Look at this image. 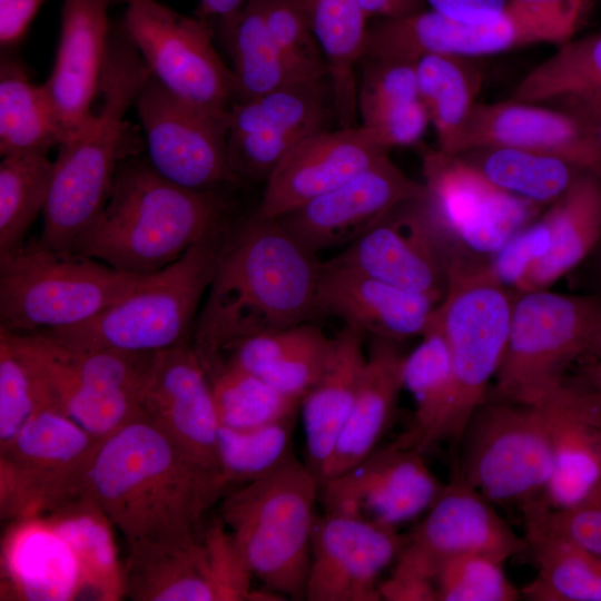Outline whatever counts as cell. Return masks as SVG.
I'll return each mask as SVG.
<instances>
[{"mask_svg":"<svg viewBox=\"0 0 601 601\" xmlns=\"http://www.w3.org/2000/svg\"><path fill=\"white\" fill-rule=\"evenodd\" d=\"M227 489L219 472L191 459L142 410L101 441L87 473L85 496L129 548L199 538L205 516Z\"/></svg>","mask_w":601,"mask_h":601,"instance_id":"obj_1","label":"cell"},{"mask_svg":"<svg viewBox=\"0 0 601 601\" xmlns=\"http://www.w3.org/2000/svg\"><path fill=\"white\" fill-rule=\"evenodd\" d=\"M322 266L277 219L254 215L230 230L194 327L201 364L237 341L316 317Z\"/></svg>","mask_w":601,"mask_h":601,"instance_id":"obj_2","label":"cell"},{"mask_svg":"<svg viewBox=\"0 0 601 601\" xmlns=\"http://www.w3.org/2000/svg\"><path fill=\"white\" fill-rule=\"evenodd\" d=\"M217 190H193L158 175L147 159L118 166L110 196L73 253L148 275L227 225Z\"/></svg>","mask_w":601,"mask_h":601,"instance_id":"obj_3","label":"cell"},{"mask_svg":"<svg viewBox=\"0 0 601 601\" xmlns=\"http://www.w3.org/2000/svg\"><path fill=\"white\" fill-rule=\"evenodd\" d=\"M150 72L122 23L110 30L98 114L59 147L43 223L53 234L82 235L105 207L118 169L124 118Z\"/></svg>","mask_w":601,"mask_h":601,"instance_id":"obj_4","label":"cell"},{"mask_svg":"<svg viewBox=\"0 0 601 601\" xmlns=\"http://www.w3.org/2000/svg\"><path fill=\"white\" fill-rule=\"evenodd\" d=\"M319 489L293 454L220 502L219 519L252 577L284 599H305Z\"/></svg>","mask_w":601,"mask_h":601,"instance_id":"obj_5","label":"cell"},{"mask_svg":"<svg viewBox=\"0 0 601 601\" xmlns=\"http://www.w3.org/2000/svg\"><path fill=\"white\" fill-rule=\"evenodd\" d=\"M230 228L206 236L183 256L148 274L129 293L78 326L38 332L70 346L157 353L191 343L196 314Z\"/></svg>","mask_w":601,"mask_h":601,"instance_id":"obj_6","label":"cell"},{"mask_svg":"<svg viewBox=\"0 0 601 601\" xmlns=\"http://www.w3.org/2000/svg\"><path fill=\"white\" fill-rule=\"evenodd\" d=\"M36 380L43 405L102 441L142 411L156 353L87 349L0 327Z\"/></svg>","mask_w":601,"mask_h":601,"instance_id":"obj_7","label":"cell"},{"mask_svg":"<svg viewBox=\"0 0 601 601\" xmlns=\"http://www.w3.org/2000/svg\"><path fill=\"white\" fill-rule=\"evenodd\" d=\"M146 275L32 242L0 259V327L14 334L83 324L134 289Z\"/></svg>","mask_w":601,"mask_h":601,"instance_id":"obj_8","label":"cell"},{"mask_svg":"<svg viewBox=\"0 0 601 601\" xmlns=\"http://www.w3.org/2000/svg\"><path fill=\"white\" fill-rule=\"evenodd\" d=\"M587 7V0H511L497 17L484 21H460L430 8L377 19L368 27L362 60L415 62L427 53L481 58L530 45H561L573 38Z\"/></svg>","mask_w":601,"mask_h":601,"instance_id":"obj_9","label":"cell"},{"mask_svg":"<svg viewBox=\"0 0 601 601\" xmlns=\"http://www.w3.org/2000/svg\"><path fill=\"white\" fill-rule=\"evenodd\" d=\"M600 326V295L515 292L491 397L538 403L568 377L573 363L591 357Z\"/></svg>","mask_w":601,"mask_h":601,"instance_id":"obj_10","label":"cell"},{"mask_svg":"<svg viewBox=\"0 0 601 601\" xmlns=\"http://www.w3.org/2000/svg\"><path fill=\"white\" fill-rule=\"evenodd\" d=\"M455 475L493 504L520 510L543 499L553 471L544 410L494 397L475 410L457 443Z\"/></svg>","mask_w":601,"mask_h":601,"instance_id":"obj_11","label":"cell"},{"mask_svg":"<svg viewBox=\"0 0 601 601\" xmlns=\"http://www.w3.org/2000/svg\"><path fill=\"white\" fill-rule=\"evenodd\" d=\"M514 293L471 270L450 269L447 290L433 315L445 337L453 373V398L436 444H457L486 400L504 355Z\"/></svg>","mask_w":601,"mask_h":601,"instance_id":"obj_12","label":"cell"},{"mask_svg":"<svg viewBox=\"0 0 601 601\" xmlns=\"http://www.w3.org/2000/svg\"><path fill=\"white\" fill-rule=\"evenodd\" d=\"M100 443L62 413L39 408L0 447L1 518L12 523L45 518L83 496Z\"/></svg>","mask_w":601,"mask_h":601,"instance_id":"obj_13","label":"cell"},{"mask_svg":"<svg viewBox=\"0 0 601 601\" xmlns=\"http://www.w3.org/2000/svg\"><path fill=\"white\" fill-rule=\"evenodd\" d=\"M422 170L450 265H483L545 208L502 191L457 155L440 149L424 152Z\"/></svg>","mask_w":601,"mask_h":601,"instance_id":"obj_14","label":"cell"},{"mask_svg":"<svg viewBox=\"0 0 601 601\" xmlns=\"http://www.w3.org/2000/svg\"><path fill=\"white\" fill-rule=\"evenodd\" d=\"M127 4L122 26L150 76L188 105L229 114L237 99L236 80L214 47L211 23L156 0Z\"/></svg>","mask_w":601,"mask_h":601,"instance_id":"obj_15","label":"cell"},{"mask_svg":"<svg viewBox=\"0 0 601 601\" xmlns=\"http://www.w3.org/2000/svg\"><path fill=\"white\" fill-rule=\"evenodd\" d=\"M134 106L145 134L147 161L162 178L193 190L240 183L227 151L229 114L188 105L151 76Z\"/></svg>","mask_w":601,"mask_h":601,"instance_id":"obj_16","label":"cell"},{"mask_svg":"<svg viewBox=\"0 0 601 601\" xmlns=\"http://www.w3.org/2000/svg\"><path fill=\"white\" fill-rule=\"evenodd\" d=\"M335 117L328 76L297 81L229 110L227 151L236 176L267 179L277 165L307 137Z\"/></svg>","mask_w":601,"mask_h":601,"instance_id":"obj_17","label":"cell"},{"mask_svg":"<svg viewBox=\"0 0 601 601\" xmlns=\"http://www.w3.org/2000/svg\"><path fill=\"white\" fill-rule=\"evenodd\" d=\"M327 262L437 303L449 286L450 252L428 196L395 206Z\"/></svg>","mask_w":601,"mask_h":601,"instance_id":"obj_18","label":"cell"},{"mask_svg":"<svg viewBox=\"0 0 601 601\" xmlns=\"http://www.w3.org/2000/svg\"><path fill=\"white\" fill-rule=\"evenodd\" d=\"M523 552H528L524 535L516 534L493 503L454 474L405 536L394 566L434 580L439 566L457 555L479 553L504 562Z\"/></svg>","mask_w":601,"mask_h":601,"instance_id":"obj_19","label":"cell"},{"mask_svg":"<svg viewBox=\"0 0 601 601\" xmlns=\"http://www.w3.org/2000/svg\"><path fill=\"white\" fill-rule=\"evenodd\" d=\"M423 452L396 440L321 483L324 512L397 528L426 512L444 484Z\"/></svg>","mask_w":601,"mask_h":601,"instance_id":"obj_20","label":"cell"},{"mask_svg":"<svg viewBox=\"0 0 601 601\" xmlns=\"http://www.w3.org/2000/svg\"><path fill=\"white\" fill-rule=\"evenodd\" d=\"M404 540L394 526L342 513L317 515L305 600H381L380 577Z\"/></svg>","mask_w":601,"mask_h":601,"instance_id":"obj_21","label":"cell"},{"mask_svg":"<svg viewBox=\"0 0 601 601\" xmlns=\"http://www.w3.org/2000/svg\"><path fill=\"white\" fill-rule=\"evenodd\" d=\"M427 196L424 184L411 179L385 156L335 189L277 220L318 254L333 247H345L395 206Z\"/></svg>","mask_w":601,"mask_h":601,"instance_id":"obj_22","label":"cell"},{"mask_svg":"<svg viewBox=\"0 0 601 601\" xmlns=\"http://www.w3.org/2000/svg\"><path fill=\"white\" fill-rule=\"evenodd\" d=\"M142 410L191 459L220 473V422L209 377L191 343L156 353Z\"/></svg>","mask_w":601,"mask_h":601,"instance_id":"obj_23","label":"cell"},{"mask_svg":"<svg viewBox=\"0 0 601 601\" xmlns=\"http://www.w3.org/2000/svg\"><path fill=\"white\" fill-rule=\"evenodd\" d=\"M388 151L359 125L318 131L272 171L255 216L277 219L341 186Z\"/></svg>","mask_w":601,"mask_h":601,"instance_id":"obj_24","label":"cell"},{"mask_svg":"<svg viewBox=\"0 0 601 601\" xmlns=\"http://www.w3.org/2000/svg\"><path fill=\"white\" fill-rule=\"evenodd\" d=\"M540 403L550 430L553 471L542 501L550 510L581 501L601 479V396L566 377Z\"/></svg>","mask_w":601,"mask_h":601,"instance_id":"obj_25","label":"cell"},{"mask_svg":"<svg viewBox=\"0 0 601 601\" xmlns=\"http://www.w3.org/2000/svg\"><path fill=\"white\" fill-rule=\"evenodd\" d=\"M486 147L554 155L601 177V158L581 125L570 114L548 105L513 99L477 101L452 155Z\"/></svg>","mask_w":601,"mask_h":601,"instance_id":"obj_26","label":"cell"},{"mask_svg":"<svg viewBox=\"0 0 601 601\" xmlns=\"http://www.w3.org/2000/svg\"><path fill=\"white\" fill-rule=\"evenodd\" d=\"M439 305L431 297L354 269L323 263L316 316H336L365 335L401 342L423 336Z\"/></svg>","mask_w":601,"mask_h":601,"instance_id":"obj_27","label":"cell"},{"mask_svg":"<svg viewBox=\"0 0 601 601\" xmlns=\"http://www.w3.org/2000/svg\"><path fill=\"white\" fill-rule=\"evenodd\" d=\"M109 2L63 0L56 60L42 86L68 139L93 115L90 107L99 90L111 30Z\"/></svg>","mask_w":601,"mask_h":601,"instance_id":"obj_28","label":"cell"},{"mask_svg":"<svg viewBox=\"0 0 601 601\" xmlns=\"http://www.w3.org/2000/svg\"><path fill=\"white\" fill-rule=\"evenodd\" d=\"M4 595L27 601H67L82 592L77 559L45 519L12 523L1 552Z\"/></svg>","mask_w":601,"mask_h":601,"instance_id":"obj_29","label":"cell"},{"mask_svg":"<svg viewBox=\"0 0 601 601\" xmlns=\"http://www.w3.org/2000/svg\"><path fill=\"white\" fill-rule=\"evenodd\" d=\"M365 336L344 325L333 337L319 378L300 401L305 463L319 483L356 398L367 357Z\"/></svg>","mask_w":601,"mask_h":601,"instance_id":"obj_30","label":"cell"},{"mask_svg":"<svg viewBox=\"0 0 601 601\" xmlns=\"http://www.w3.org/2000/svg\"><path fill=\"white\" fill-rule=\"evenodd\" d=\"M404 359L398 342L372 337L355 402L321 483L345 472L377 447L404 388Z\"/></svg>","mask_w":601,"mask_h":601,"instance_id":"obj_31","label":"cell"},{"mask_svg":"<svg viewBox=\"0 0 601 601\" xmlns=\"http://www.w3.org/2000/svg\"><path fill=\"white\" fill-rule=\"evenodd\" d=\"M332 342L318 326L306 322L237 341L210 362L230 363L302 401L319 378Z\"/></svg>","mask_w":601,"mask_h":601,"instance_id":"obj_32","label":"cell"},{"mask_svg":"<svg viewBox=\"0 0 601 601\" xmlns=\"http://www.w3.org/2000/svg\"><path fill=\"white\" fill-rule=\"evenodd\" d=\"M122 569L124 594L134 601H224L203 533L186 543L129 546Z\"/></svg>","mask_w":601,"mask_h":601,"instance_id":"obj_33","label":"cell"},{"mask_svg":"<svg viewBox=\"0 0 601 601\" xmlns=\"http://www.w3.org/2000/svg\"><path fill=\"white\" fill-rule=\"evenodd\" d=\"M363 61L357 80L359 126L388 150L416 144L430 119L420 98L415 62Z\"/></svg>","mask_w":601,"mask_h":601,"instance_id":"obj_34","label":"cell"},{"mask_svg":"<svg viewBox=\"0 0 601 601\" xmlns=\"http://www.w3.org/2000/svg\"><path fill=\"white\" fill-rule=\"evenodd\" d=\"M544 211L552 227L550 249L529 269L516 292L550 288L598 249L601 177L583 170Z\"/></svg>","mask_w":601,"mask_h":601,"instance_id":"obj_35","label":"cell"},{"mask_svg":"<svg viewBox=\"0 0 601 601\" xmlns=\"http://www.w3.org/2000/svg\"><path fill=\"white\" fill-rule=\"evenodd\" d=\"M540 501V500H539ZM535 501L521 511L536 577L521 589L532 601H601V556L551 530Z\"/></svg>","mask_w":601,"mask_h":601,"instance_id":"obj_36","label":"cell"},{"mask_svg":"<svg viewBox=\"0 0 601 601\" xmlns=\"http://www.w3.org/2000/svg\"><path fill=\"white\" fill-rule=\"evenodd\" d=\"M327 67L335 118L342 128L358 126L356 67L361 63L370 19L358 0H305Z\"/></svg>","mask_w":601,"mask_h":601,"instance_id":"obj_37","label":"cell"},{"mask_svg":"<svg viewBox=\"0 0 601 601\" xmlns=\"http://www.w3.org/2000/svg\"><path fill=\"white\" fill-rule=\"evenodd\" d=\"M216 23L233 62L236 101L318 78L296 67L276 46L266 27L259 0H249L238 11Z\"/></svg>","mask_w":601,"mask_h":601,"instance_id":"obj_38","label":"cell"},{"mask_svg":"<svg viewBox=\"0 0 601 601\" xmlns=\"http://www.w3.org/2000/svg\"><path fill=\"white\" fill-rule=\"evenodd\" d=\"M68 139L42 85L12 51L0 60V155L48 152Z\"/></svg>","mask_w":601,"mask_h":601,"instance_id":"obj_39","label":"cell"},{"mask_svg":"<svg viewBox=\"0 0 601 601\" xmlns=\"http://www.w3.org/2000/svg\"><path fill=\"white\" fill-rule=\"evenodd\" d=\"M417 87L437 149L452 154L477 102L484 72L479 58L427 53L415 61Z\"/></svg>","mask_w":601,"mask_h":601,"instance_id":"obj_40","label":"cell"},{"mask_svg":"<svg viewBox=\"0 0 601 601\" xmlns=\"http://www.w3.org/2000/svg\"><path fill=\"white\" fill-rule=\"evenodd\" d=\"M403 386L414 401L411 427L396 441L423 453L436 444L453 398V373L449 347L432 318L421 343L403 365Z\"/></svg>","mask_w":601,"mask_h":601,"instance_id":"obj_41","label":"cell"},{"mask_svg":"<svg viewBox=\"0 0 601 601\" xmlns=\"http://www.w3.org/2000/svg\"><path fill=\"white\" fill-rule=\"evenodd\" d=\"M42 519L71 548L79 564L82 592L108 601L125 597L124 569L117 559L112 524L93 501L83 495Z\"/></svg>","mask_w":601,"mask_h":601,"instance_id":"obj_42","label":"cell"},{"mask_svg":"<svg viewBox=\"0 0 601 601\" xmlns=\"http://www.w3.org/2000/svg\"><path fill=\"white\" fill-rule=\"evenodd\" d=\"M457 156L502 191L543 207L588 170L554 155L514 148H477Z\"/></svg>","mask_w":601,"mask_h":601,"instance_id":"obj_43","label":"cell"},{"mask_svg":"<svg viewBox=\"0 0 601 601\" xmlns=\"http://www.w3.org/2000/svg\"><path fill=\"white\" fill-rule=\"evenodd\" d=\"M55 171L48 152L1 157L0 162V259L24 246V237L43 213Z\"/></svg>","mask_w":601,"mask_h":601,"instance_id":"obj_44","label":"cell"},{"mask_svg":"<svg viewBox=\"0 0 601 601\" xmlns=\"http://www.w3.org/2000/svg\"><path fill=\"white\" fill-rule=\"evenodd\" d=\"M558 46L518 82L510 99L546 105L564 97L601 93V31Z\"/></svg>","mask_w":601,"mask_h":601,"instance_id":"obj_45","label":"cell"},{"mask_svg":"<svg viewBox=\"0 0 601 601\" xmlns=\"http://www.w3.org/2000/svg\"><path fill=\"white\" fill-rule=\"evenodd\" d=\"M204 368L223 426L253 428L298 413L300 401L283 394L256 374L227 362Z\"/></svg>","mask_w":601,"mask_h":601,"instance_id":"obj_46","label":"cell"},{"mask_svg":"<svg viewBox=\"0 0 601 601\" xmlns=\"http://www.w3.org/2000/svg\"><path fill=\"white\" fill-rule=\"evenodd\" d=\"M296 414L253 428L220 425L218 433L219 471L229 486L259 479L290 455Z\"/></svg>","mask_w":601,"mask_h":601,"instance_id":"obj_47","label":"cell"},{"mask_svg":"<svg viewBox=\"0 0 601 601\" xmlns=\"http://www.w3.org/2000/svg\"><path fill=\"white\" fill-rule=\"evenodd\" d=\"M434 581L439 601H516L522 597L504 573L503 561L485 554L445 560Z\"/></svg>","mask_w":601,"mask_h":601,"instance_id":"obj_48","label":"cell"},{"mask_svg":"<svg viewBox=\"0 0 601 601\" xmlns=\"http://www.w3.org/2000/svg\"><path fill=\"white\" fill-rule=\"evenodd\" d=\"M266 27L280 51L311 77L328 76L305 0H259Z\"/></svg>","mask_w":601,"mask_h":601,"instance_id":"obj_49","label":"cell"},{"mask_svg":"<svg viewBox=\"0 0 601 601\" xmlns=\"http://www.w3.org/2000/svg\"><path fill=\"white\" fill-rule=\"evenodd\" d=\"M551 242L552 227L543 210L483 265L465 269L489 283L516 292L529 269L546 255Z\"/></svg>","mask_w":601,"mask_h":601,"instance_id":"obj_50","label":"cell"},{"mask_svg":"<svg viewBox=\"0 0 601 601\" xmlns=\"http://www.w3.org/2000/svg\"><path fill=\"white\" fill-rule=\"evenodd\" d=\"M41 407L45 406L35 377L0 332V447Z\"/></svg>","mask_w":601,"mask_h":601,"instance_id":"obj_51","label":"cell"},{"mask_svg":"<svg viewBox=\"0 0 601 601\" xmlns=\"http://www.w3.org/2000/svg\"><path fill=\"white\" fill-rule=\"evenodd\" d=\"M539 513L553 531L578 542L601 556V479L577 504L563 510H550L538 502Z\"/></svg>","mask_w":601,"mask_h":601,"instance_id":"obj_52","label":"cell"},{"mask_svg":"<svg viewBox=\"0 0 601 601\" xmlns=\"http://www.w3.org/2000/svg\"><path fill=\"white\" fill-rule=\"evenodd\" d=\"M46 0H0L1 52L13 51Z\"/></svg>","mask_w":601,"mask_h":601,"instance_id":"obj_53","label":"cell"},{"mask_svg":"<svg viewBox=\"0 0 601 601\" xmlns=\"http://www.w3.org/2000/svg\"><path fill=\"white\" fill-rule=\"evenodd\" d=\"M380 595L387 601H439L433 579L396 568L381 581Z\"/></svg>","mask_w":601,"mask_h":601,"instance_id":"obj_54","label":"cell"},{"mask_svg":"<svg viewBox=\"0 0 601 601\" xmlns=\"http://www.w3.org/2000/svg\"><path fill=\"white\" fill-rule=\"evenodd\" d=\"M546 105L573 116L601 158V93L564 97Z\"/></svg>","mask_w":601,"mask_h":601,"instance_id":"obj_55","label":"cell"},{"mask_svg":"<svg viewBox=\"0 0 601 601\" xmlns=\"http://www.w3.org/2000/svg\"><path fill=\"white\" fill-rule=\"evenodd\" d=\"M511 0H425L427 8L460 21H484L497 17Z\"/></svg>","mask_w":601,"mask_h":601,"instance_id":"obj_56","label":"cell"},{"mask_svg":"<svg viewBox=\"0 0 601 601\" xmlns=\"http://www.w3.org/2000/svg\"><path fill=\"white\" fill-rule=\"evenodd\" d=\"M371 19H395L427 8L425 0H358Z\"/></svg>","mask_w":601,"mask_h":601,"instance_id":"obj_57","label":"cell"},{"mask_svg":"<svg viewBox=\"0 0 601 601\" xmlns=\"http://www.w3.org/2000/svg\"><path fill=\"white\" fill-rule=\"evenodd\" d=\"M249 0H199L197 17L206 22H217L238 11Z\"/></svg>","mask_w":601,"mask_h":601,"instance_id":"obj_58","label":"cell"},{"mask_svg":"<svg viewBox=\"0 0 601 601\" xmlns=\"http://www.w3.org/2000/svg\"><path fill=\"white\" fill-rule=\"evenodd\" d=\"M578 376L601 396V359L589 358L581 362Z\"/></svg>","mask_w":601,"mask_h":601,"instance_id":"obj_59","label":"cell"},{"mask_svg":"<svg viewBox=\"0 0 601 601\" xmlns=\"http://www.w3.org/2000/svg\"><path fill=\"white\" fill-rule=\"evenodd\" d=\"M590 358H599V359H601V326H600L599 332L597 334L594 345H593L592 355H591Z\"/></svg>","mask_w":601,"mask_h":601,"instance_id":"obj_60","label":"cell"},{"mask_svg":"<svg viewBox=\"0 0 601 601\" xmlns=\"http://www.w3.org/2000/svg\"><path fill=\"white\" fill-rule=\"evenodd\" d=\"M597 250H598V253H599V254H598V255H599V265H600V268H601V243H600V245H599V247H598Z\"/></svg>","mask_w":601,"mask_h":601,"instance_id":"obj_61","label":"cell"},{"mask_svg":"<svg viewBox=\"0 0 601 601\" xmlns=\"http://www.w3.org/2000/svg\"><path fill=\"white\" fill-rule=\"evenodd\" d=\"M522 1H529V2H549L554 0H522Z\"/></svg>","mask_w":601,"mask_h":601,"instance_id":"obj_62","label":"cell"},{"mask_svg":"<svg viewBox=\"0 0 601 601\" xmlns=\"http://www.w3.org/2000/svg\"><path fill=\"white\" fill-rule=\"evenodd\" d=\"M115 1H120V2L129 3V2L132 1V0H115Z\"/></svg>","mask_w":601,"mask_h":601,"instance_id":"obj_63","label":"cell"}]
</instances>
